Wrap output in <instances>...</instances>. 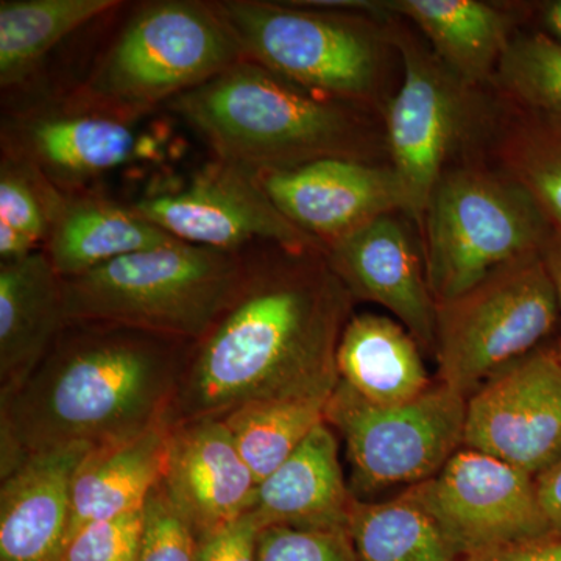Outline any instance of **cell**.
<instances>
[{
	"label": "cell",
	"instance_id": "cell-16",
	"mask_svg": "<svg viewBox=\"0 0 561 561\" xmlns=\"http://www.w3.org/2000/svg\"><path fill=\"white\" fill-rule=\"evenodd\" d=\"M328 264L354 301L382 306L423 353L434 356L437 301L427 280L424 251L397 213L370 221L324 251Z\"/></svg>",
	"mask_w": 561,
	"mask_h": 561
},
{
	"label": "cell",
	"instance_id": "cell-11",
	"mask_svg": "<svg viewBox=\"0 0 561 561\" xmlns=\"http://www.w3.org/2000/svg\"><path fill=\"white\" fill-rule=\"evenodd\" d=\"M389 28L402 80L386 106V142L404 194V214L421 231L432 192L468 119L471 88L413 36Z\"/></svg>",
	"mask_w": 561,
	"mask_h": 561
},
{
	"label": "cell",
	"instance_id": "cell-1",
	"mask_svg": "<svg viewBox=\"0 0 561 561\" xmlns=\"http://www.w3.org/2000/svg\"><path fill=\"white\" fill-rule=\"evenodd\" d=\"M354 302L324 251L247 249L234 297L192 346L169 426L254 401L330 398Z\"/></svg>",
	"mask_w": 561,
	"mask_h": 561
},
{
	"label": "cell",
	"instance_id": "cell-7",
	"mask_svg": "<svg viewBox=\"0 0 561 561\" xmlns=\"http://www.w3.org/2000/svg\"><path fill=\"white\" fill-rule=\"evenodd\" d=\"M553 228L511 176L446 171L424 216V262L435 301L459 297L502 265L540 253Z\"/></svg>",
	"mask_w": 561,
	"mask_h": 561
},
{
	"label": "cell",
	"instance_id": "cell-29",
	"mask_svg": "<svg viewBox=\"0 0 561 561\" xmlns=\"http://www.w3.org/2000/svg\"><path fill=\"white\" fill-rule=\"evenodd\" d=\"M504 173L561 231V124L518 114L500 146Z\"/></svg>",
	"mask_w": 561,
	"mask_h": 561
},
{
	"label": "cell",
	"instance_id": "cell-8",
	"mask_svg": "<svg viewBox=\"0 0 561 561\" xmlns=\"http://www.w3.org/2000/svg\"><path fill=\"white\" fill-rule=\"evenodd\" d=\"M560 316L540 253L502 265L459 297L437 302L438 381L468 400L513 362L542 348Z\"/></svg>",
	"mask_w": 561,
	"mask_h": 561
},
{
	"label": "cell",
	"instance_id": "cell-9",
	"mask_svg": "<svg viewBox=\"0 0 561 561\" xmlns=\"http://www.w3.org/2000/svg\"><path fill=\"white\" fill-rule=\"evenodd\" d=\"M465 419L467 398L440 381L393 405L371 404L341 381L324 409V421L345 445L350 489L359 501L434 478L463 448Z\"/></svg>",
	"mask_w": 561,
	"mask_h": 561
},
{
	"label": "cell",
	"instance_id": "cell-21",
	"mask_svg": "<svg viewBox=\"0 0 561 561\" xmlns=\"http://www.w3.org/2000/svg\"><path fill=\"white\" fill-rule=\"evenodd\" d=\"M176 241L144 219L133 205L87 190L68 194L44 253L58 275L68 279L127 254Z\"/></svg>",
	"mask_w": 561,
	"mask_h": 561
},
{
	"label": "cell",
	"instance_id": "cell-12",
	"mask_svg": "<svg viewBox=\"0 0 561 561\" xmlns=\"http://www.w3.org/2000/svg\"><path fill=\"white\" fill-rule=\"evenodd\" d=\"M131 205L144 219L192 245L243 251L272 243L324 251L279 213L256 173L219 160L210 161L181 190L147 195Z\"/></svg>",
	"mask_w": 561,
	"mask_h": 561
},
{
	"label": "cell",
	"instance_id": "cell-22",
	"mask_svg": "<svg viewBox=\"0 0 561 561\" xmlns=\"http://www.w3.org/2000/svg\"><path fill=\"white\" fill-rule=\"evenodd\" d=\"M171 426L160 424L128 440L91 449L72 482L70 537L92 523L142 511L161 482Z\"/></svg>",
	"mask_w": 561,
	"mask_h": 561
},
{
	"label": "cell",
	"instance_id": "cell-23",
	"mask_svg": "<svg viewBox=\"0 0 561 561\" xmlns=\"http://www.w3.org/2000/svg\"><path fill=\"white\" fill-rule=\"evenodd\" d=\"M383 9L413 22L434 54L470 88L493 81L513 39V16L481 0H391Z\"/></svg>",
	"mask_w": 561,
	"mask_h": 561
},
{
	"label": "cell",
	"instance_id": "cell-34",
	"mask_svg": "<svg viewBox=\"0 0 561 561\" xmlns=\"http://www.w3.org/2000/svg\"><path fill=\"white\" fill-rule=\"evenodd\" d=\"M262 527L250 512L198 540L197 561H257Z\"/></svg>",
	"mask_w": 561,
	"mask_h": 561
},
{
	"label": "cell",
	"instance_id": "cell-24",
	"mask_svg": "<svg viewBox=\"0 0 561 561\" xmlns=\"http://www.w3.org/2000/svg\"><path fill=\"white\" fill-rule=\"evenodd\" d=\"M339 378L364 400L393 405L434 386L423 350L400 321L381 313H353L337 346Z\"/></svg>",
	"mask_w": 561,
	"mask_h": 561
},
{
	"label": "cell",
	"instance_id": "cell-3",
	"mask_svg": "<svg viewBox=\"0 0 561 561\" xmlns=\"http://www.w3.org/2000/svg\"><path fill=\"white\" fill-rule=\"evenodd\" d=\"M165 108L190 125L214 160L256 175L328 158L376 162L381 144L368 111L323 98L247 60Z\"/></svg>",
	"mask_w": 561,
	"mask_h": 561
},
{
	"label": "cell",
	"instance_id": "cell-15",
	"mask_svg": "<svg viewBox=\"0 0 561 561\" xmlns=\"http://www.w3.org/2000/svg\"><path fill=\"white\" fill-rule=\"evenodd\" d=\"M133 125L65 102L43 103L3 114L0 149L35 165L55 186L72 194L139 157Z\"/></svg>",
	"mask_w": 561,
	"mask_h": 561
},
{
	"label": "cell",
	"instance_id": "cell-4",
	"mask_svg": "<svg viewBox=\"0 0 561 561\" xmlns=\"http://www.w3.org/2000/svg\"><path fill=\"white\" fill-rule=\"evenodd\" d=\"M242 60L216 0H151L133 10L62 102L135 124Z\"/></svg>",
	"mask_w": 561,
	"mask_h": 561
},
{
	"label": "cell",
	"instance_id": "cell-18",
	"mask_svg": "<svg viewBox=\"0 0 561 561\" xmlns=\"http://www.w3.org/2000/svg\"><path fill=\"white\" fill-rule=\"evenodd\" d=\"M91 448L60 446L0 476V561H62L72 523V482Z\"/></svg>",
	"mask_w": 561,
	"mask_h": 561
},
{
	"label": "cell",
	"instance_id": "cell-17",
	"mask_svg": "<svg viewBox=\"0 0 561 561\" xmlns=\"http://www.w3.org/2000/svg\"><path fill=\"white\" fill-rule=\"evenodd\" d=\"M160 486L198 540L250 511L257 482L221 419L171 426Z\"/></svg>",
	"mask_w": 561,
	"mask_h": 561
},
{
	"label": "cell",
	"instance_id": "cell-36",
	"mask_svg": "<svg viewBox=\"0 0 561 561\" xmlns=\"http://www.w3.org/2000/svg\"><path fill=\"white\" fill-rule=\"evenodd\" d=\"M537 486L553 531L561 535V459L537 476Z\"/></svg>",
	"mask_w": 561,
	"mask_h": 561
},
{
	"label": "cell",
	"instance_id": "cell-37",
	"mask_svg": "<svg viewBox=\"0 0 561 561\" xmlns=\"http://www.w3.org/2000/svg\"><path fill=\"white\" fill-rule=\"evenodd\" d=\"M540 257L549 278L552 280L561 309V231L552 230L549 238L546 239L545 245L541 247ZM557 350H559L561 359V343L557 345Z\"/></svg>",
	"mask_w": 561,
	"mask_h": 561
},
{
	"label": "cell",
	"instance_id": "cell-10",
	"mask_svg": "<svg viewBox=\"0 0 561 561\" xmlns=\"http://www.w3.org/2000/svg\"><path fill=\"white\" fill-rule=\"evenodd\" d=\"M404 493L434 519L461 559L556 535L537 478L465 446L434 478Z\"/></svg>",
	"mask_w": 561,
	"mask_h": 561
},
{
	"label": "cell",
	"instance_id": "cell-32",
	"mask_svg": "<svg viewBox=\"0 0 561 561\" xmlns=\"http://www.w3.org/2000/svg\"><path fill=\"white\" fill-rule=\"evenodd\" d=\"M257 561H359L348 530L265 527Z\"/></svg>",
	"mask_w": 561,
	"mask_h": 561
},
{
	"label": "cell",
	"instance_id": "cell-33",
	"mask_svg": "<svg viewBox=\"0 0 561 561\" xmlns=\"http://www.w3.org/2000/svg\"><path fill=\"white\" fill-rule=\"evenodd\" d=\"M142 511L88 524L70 537L62 561H138Z\"/></svg>",
	"mask_w": 561,
	"mask_h": 561
},
{
	"label": "cell",
	"instance_id": "cell-6",
	"mask_svg": "<svg viewBox=\"0 0 561 561\" xmlns=\"http://www.w3.org/2000/svg\"><path fill=\"white\" fill-rule=\"evenodd\" d=\"M245 250L172 242L65 279L66 319L102 321L198 342L230 305Z\"/></svg>",
	"mask_w": 561,
	"mask_h": 561
},
{
	"label": "cell",
	"instance_id": "cell-20",
	"mask_svg": "<svg viewBox=\"0 0 561 561\" xmlns=\"http://www.w3.org/2000/svg\"><path fill=\"white\" fill-rule=\"evenodd\" d=\"M66 324L65 279L44 250L0 262V398L31 378Z\"/></svg>",
	"mask_w": 561,
	"mask_h": 561
},
{
	"label": "cell",
	"instance_id": "cell-13",
	"mask_svg": "<svg viewBox=\"0 0 561 561\" xmlns=\"http://www.w3.org/2000/svg\"><path fill=\"white\" fill-rule=\"evenodd\" d=\"M463 446L534 478L561 459L559 350L513 362L468 398Z\"/></svg>",
	"mask_w": 561,
	"mask_h": 561
},
{
	"label": "cell",
	"instance_id": "cell-28",
	"mask_svg": "<svg viewBox=\"0 0 561 561\" xmlns=\"http://www.w3.org/2000/svg\"><path fill=\"white\" fill-rule=\"evenodd\" d=\"M66 197L35 165L0 154V262L44 250Z\"/></svg>",
	"mask_w": 561,
	"mask_h": 561
},
{
	"label": "cell",
	"instance_id": "cell-14",
	"mask_svg": "<svg viewBox=\"0 0 561 561\" xmlns=\"http://www.w3.org/2000/svg\"><path fill=\"white\" fill-rule=\"evenodd\" d=\"M256 176L279 213L324 251L386 214L405 213L398 176L378 162L328 158Z\"/></svg>",
	"mask_w": 561,
	"mask_h": 561
},
{
	"label": "cell",
	"instance_id": "cell-2",
	"mask_svg": "<svg viewBox=\"0 0 561 561\" xmlns=\"http://www.w3.org/2000/svg\"><path fill=\"white\" fill-rule=\"evenodd\" d=\"M194 343L69 321L20 389L0 398V476L60 446L101 448L168 424Z\"/></svg>",
	"mask_w": 561,
	"mask_h": 561
},
{
	"label": "cell",
	"instance_id": "cell-5",
	"mask_svg": "<svg viewBox=\"0 0 561 561\" xmlns=\"http://www.w3.org/2000/svg\"><path fill=\"white\" fill-rule=\"evenodd\" d=\"M216 5L243 60L332 101L381 111L391 35L370 14L317 0H216Z\"/></svg>",
	"mask_w": 561,
	"mask_h": 561
},
{
	"label": "cell",
	"instance_id": "cell-38",
	"mask_svg": "<svg viewBox=\"0 0 561 561\" xmlns=\"http://www.w3.org/2000/svg\"><path fill=\"white\" fill-rule=\"evenodd\" d=\"M537 14L538 31L551 36L561 44V0H548L535 7Z\"/></svg>",
	"mask_w": 561,
	"mask_h": 561
},
{
	"label": "cell",
	"instance_id": "cell-26",
	"mask_svg": "<svg viewBox=\"0 0 561 561\" xmlns=\"http://www.w3.org/2000/svg\"><path fill=\"white\" fill-rule=\"evenodd\" d=\"M348 531L359 561H461L440 527L405 493L354 501Z\"/></svg>",
	"mask_w": 561,
	"mask_h": 561
},
{
	"label": "cell",
	"instance_id": "cell-30",
	"mask_svg": "<svg viewBox=\"0 0 561 561\" xmlns=\"http://www.w3.org/2000/svg\"><path fill=\"white\" fill-rule=\"evenodd\" d=\"M493 81L519 114L561 124V44L551 36H513Z\"/></svg>",
	"mask_w": 561,
	"mask_h": 561
},
{
	"label": "cell",
	"instance_id": "cell-25",
	"mask_svg": "<svg viewBox=\"0 0 561 561\" xmlns=\"http://www.w3.org/2000/svg\"><path fill=\"white\" fill-rule=\"evenodd\" d=\"M119 0H2L0 2V88L18 90L61 41L121 9Z\"/></svg>",
	"mask_w": 561,
	"mask_h": 561
},
{
	"label": "cell",
	"instance_id": "cell-35",
	"mask_svg": "<svg viewBox=\"0 0 561 561\" xmlns=\"http://www.w3.org/2000/svg\"><path fill=\"white\" fill-rule=\"evenodd\" d=\"M461 561H561V535L556 534L511 548L479 553Z\"/></svg>",
	"mask_w": 561,
	"mask_h": 561
},
{
	"label": "cell",
	"instance_id": "cell-19",
	"mask_svg": "<svg viewBox=\"0 0 561 561\" xmlns=\"http://www.w3.org/2000/svg\"><path fill=\"white\" fill-rule=\"evenodd\" d=\"M354 501L337 434L324 421L278 470L257 483L249 512L262 529L348 530Z\"/></svg>",
	"mask_w": 561,
	"mask_h": 561
},
{
	"label": "cell",
	"instance_id": "cell-27",
	"mask_svg": "<svg viewBox=\"0 0 561 561\" xmlns=\"http://www.w3.org/2000/svg\"><path fill=\"white\" fill-rule=\"evenodd\" d=\"M330 398L254 401L221 416L257 483L278 470L324 423Z\"/></svg>",
	"mask_w": 561,
	"mask_h": 561
},
{
	"label": "cell",
	"instance_id": "cell-31",
	"mask_svg": "<svg viewBox=\"0 0 561 561\" xmlns=\"http://www.w3.org/2000/svg\"><path fill=\"white\" fill-rule=\"evenodd\" d=\"M198 538L160 483L142 507L138 561H197Z\"/></svg>",
	"mask_w": 561,
	"mask_h": 561
}]
</instances>
